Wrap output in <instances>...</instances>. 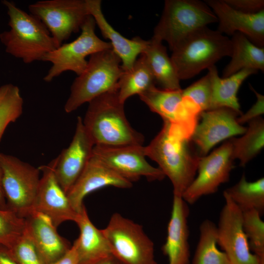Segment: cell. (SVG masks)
<instances>
[{"mask_svg":"<svg viewBox=\"0 0 264 264\" xmlns=\"http://www.w3.org/2000/svg\"><path fill=\"white\" fill-rule=\"evenodd\" d=\"M92 154L120 176L131 182L141 177L149 181L162 180L165 176L146 159L143 145H94Z\"/></svg>","mask_w":264,"mask_h":264,"instance_id":"5bb4252c","label":"cell"},{"mask_svg":"<svg viewBox=\"0 0 264 264\" xmlns=\"http://www.w3.org/2000/svg\"><path fill=\"white\" fill-rule=\"evenodd\" d=\"M145 56L155 84L165 89H181L180 79L162 41L153 37L142 53Z\"/></svg>","mask_w":264,"mask_h":264,"instance_id":"d4e9b609","label":"cell"},{"mask_svg":"<svg viewBox=\"0 0 264 264\" xmlns=\"http://www.w3.org/2000/svg\"><path fill=\"white\" fill-rule=\"evenodd\" d=\"M212 89L210 109L221 107L230 108L239 116L242 113L237 97L239 89L243 82L249 76L258 71L245 68L225 78L219 76L215 65L208 68Z\"/></svg>","mask_w":264,"mask_h":264,"instance_id":"cb8c5ba5","label":"cell"},{"mask_svg":"<svg viewBox=\"0 0 264 264\" xmlns=\"http://www.w3.org/2000/svg\"><path fill=\"white\" fill-rule=\"evenodd\" d=\"M249 86L256 96L257 101L246 112L238 117L237 121L241 125L261 117L264 113V96L257 92L251 85Z\"/></svg>","mask_w":264,"mask_h":264,"instance_id":"d590c367","label":"cell"},{"mask_svg":"<svg viewBox=\"0 0 264 264\" xmlns=\"http://www.w3.org/2000/svg\"><path fill=\"white\" fill-rule=\"evenodd\" d=\"M93 264H120V263L113 257L111 256L103 259Z\"/></svg>","mask_w":264,"mask_h":264,"instance_id":"60d3db41","label":"cell"},{"mask_svg":"<svg viewBox=\"0 0 264 264\" xmlns=\"http://www.w3.org/2000/svg\"><path fill=\"white\" fill-rule=\"evenodd\" d=\"M0 154L1 153H0V208L6 209L8 207L2 185V172L0 163Z\"/></svg>","mask_w":264,"mask_h":264,"instance_id":"ab89813d","label":"cell"},{"mask_svg":"<svg viewBox=\"0 0 264 264\" xmlns=\"http://www.w3.org/2000/svg\"><path fill=\"white\" fill-rule=\"evenodd\" d=\"M10 29L0 33L6 52L25 64L43 61L49 52L58 47L49 30L37 17L4 0Z\"/></svg>","mask_w":264,"mask_h":264,"instance_id":"3957f363","label":"cell"},{"mask_svg":"<svg viewBox=\"0 0 264 264\" xmlns=\"http://www.w3.org/2000/svg\"><path fill=\"white\" fill-rule=\"evenodd\" d=\"M95 22L89 15L83 24L80 35L69 43L62 44L48 53L43 61L50 62L51 66L44 80L50 82L63 72L71 71L80 75L85 70L88 56L103 50L112 49L110 43L101 40L95 32Z\"/></svg>","mask_w":264,"mask_h":264,"instance_id":"9c48e42d","label":"cell"},{"mask_svg":"<svg viewBox=\"0 0 264 264\" xmlns=\"http://www.w3.org/2000/svg\"><path fill=\"white\" fill-rule=\"evenodd\" d=\"M50 264H78V256L75 244L73 243L63 256Z\"/></svg>","mask_w":264,"mask_h":264,"instance_id":"74e56055","label":"cell"},{"mask_svg":"<svg viewBox=\"0 0 264 264\" xmlns=\"http://www.w3.org/2000/svg\"><path fill=\"white\" fill-rule=\"evenodd\" d=\"M230 6L241 12L255 14L264 10V0H224Z\"/></svg>","mask_w":264,"mask_h":264,"instance_id":"8d00e7d4","label":"cell"},{"mask_svg":"<svg viewBox=\"0 0 264 264\" xmlns=\"http://www.w3.org/2000/svg\"><path fill=\"white\" fill-rule=\"evenodd\" d=\"M217 226L210 220L199 226V236L191 264H231L227 255L218 247Z\"/></svg>","mask_w":264,"mask_h":264,"instance_id":"f546056e","label":"cell"},{"mask_svg":"<svg viewBox=\"0 0 264 264\" xmlns=\"http://www.w3.org/2000/svg\"><path fill=\"white\" fill-rule=\"evenodd\" d=\"M239 115L233 110L221 107L202 111L191 140L199 155H206L217 144L227 138L244 134L247 128L240 124Z\"/></svg>","mask_w":264,"mask_h":264,"instance_id":"9a60e30c","label":"cell"},{"mask_svg":"<svg viewBox=\"0 0 264 264\" xmlns=\"http://www.w3.org/2000/svg\"><path fill=\"white\" fill-rule=\"evenodd\" d=\"M182 95L193 102L201 112L209 110L212 89L209 74L182 89Z\"/></svg>","mask_w":264,"mask_h":264,"instance_id":"e575fe53","label":"cell"},{"mask_svg":"<svg viewBox=\"0 0 264 264\" xmlns=\"http://www.w3.org/2000/svg\"><path fill=\"white\" fill-rule=\"evenodd\" d=\"M25 219L9 208H0V245L9 248L22 235Z\"/></svg>","mask_w":264,"mask_h":264,"instance_id":"d6a6232c","label":"cell"},{"mask_svg":"<svg viewBox=\"0 0 264 264\" xmlns=\"http://www.w3.org/2000/svg\"><path fill=\"white\" fill-rule=\"evenodd\" d=\"M231 59L222 71L225 78L245 68L264 71V48L252 43L244 35L235 33L231 39Z\"/></svg>","mask_w":264,"mask_h":264,"instance_id":"484cf974","label":"cell"},{"mask_svg":"<svg viewBox=\"0 0 264 264\" xmlns=\"http://www.w3.org/2000/svg\"><path fill=\"white\" fill-rule=\"evenodd\" d=\"M245 132L239 138H231L232 154L244 167L262 150L264 146V120L261 117L250 121Z\"/></svg>","mask_w":264,"mask_h":264,"instance_id":"f1b7e54d","label":"cell"},{"mask_svg":"<svg viewBox=\"0 0 264 264\" xmlns=\"http://www.w3.org/2000/svg\"><path fill=\"white\" fill-rule=\"evenodd\" d=\"M25 220V230L46 264L61 258L70 248L69 242L45 216L34 212Z\"/></svg>","mask_w":264,"mask_h":264,"instance_id":"7402d4cb","label":"cell"},{"mask_svg":"<svg viewBox=\"0 0 264 264\" xmlns=\"http://www.w3.org/2000/svg\"><path fill=\"white\" fill-rule=\"evenodd\" d=\"M28 10L47 27L58 47L79 32L90 15L86 0H39Z\"/></svg>","mask_w":264,"mask_h":264,"instance_id":"30bf717a","label":"cell"},{"mask_svg":"<svg viewBox=\"0 0 264 264\" xmlns=\"http://www.w3.org/2000/svg\"></svg>","mask_w":264,"mask_h":264,"instance_id":"b9f144b4","label":"cell"},{"mask_svg":"<svg viewBox=\"0 0 264 264\" xmlns=\"http://www.w3.org/2000/svg\"><path fill=\"white\" fill-rule=\"evenodd\" d=\"M155 82L144 54H141L132 67L123 70L117 83L118 97L125 104L126 100L155 86Z\"/></svg>","mask_w":264,"mask_h":264,"instance_id":"4316f807","label":"cell"},{"mask_svg":"<svg viewBox=\"0 0 264 264\" xmlns=\"http://www.w3.org/2000/svg\"><path fill=\"white\" fill-rule=\"evenodd\" d=\"M88 103L82 120L94 145H143L144 136L128 121L117 86Z\"/></svg>","mask_w":264,"mask_h":264,"instance_id":"7a4b0ae2","label":"cell"},{"mask_svg":"<svg viewBox=\"0 0 264 264\" xmlns=\"http://www.w3.org/2000/svg\"><path fill=\"white\" fill-rule=\"evenodd\" d=\"M218 22L211 8L198 0H166L153 37L166 41L172 50L198 30Z\"/></svg>","mask_w":264,"mask_h":264,"instance_id":"8992f818","label":"cell"},{"mask_svg":"<svg viewBox=\"0 0 264 264\" xmlns=\"http://www.w3.org/2000/svg\"><path fill=\"white\" fill-rule=\"evenodd\" d=\"M205 2L217 18L219 32L231 36L242 33L255 45L264 47V10L247 14L233 8L224 0H206Z\"/></svg>","mask_w":264,"mask_h":264,"instance_id":"d6986e66","label":"cell"},{"mask_svg":"<svg viewBox=\"0 0 264 264\" xmlns=\"http://www.w3.org/2000/svg\"><path fill=\"white\" fill-rule=\"evenodd\" d=\"M150 109L163 121L177 127L191 139L201 112L190 99L182 95V89L159 88L154 86L138 95Z\"/></svg>","mask_w":264,"mask_h":264,"instance_id":"8fae6325","label":"cell"},{"mask_svg":"<svg viewBox=\"0 0 264 264\" xmlns=\"http://www.w3.org/2000/svg\"><path fill=\"white\" fill-rule=\"evenodd\" d=\"M189 208L181 197L174 195L166 241L162 247L169 264H191L188 218Z\"/></svg>","mask_w":264,"mask_h":264,"instance_id":"ffe728a7","label":"cell"},{"mask_svg":"<svg viewBox=\"0 0 264 264\" xmlns=\"http://www.w3.org/2000/svg\"><path fill=\"white\" fill-rule=\"evenodd\" d=\"M88 12L94 19L103 37L109 39L112 49L120 59L123 70H128L133 66L138 55L143 53L148 41L140 37L131 40L123 36L114 29L105 18L100 0H86Z\"/></svg>","mask_w":264,"mask_h":264,"instance_id":"44dd1931","label":"cell"},{"mask_svg":"<svg viewBox=\"0 0 264 264\" xmlns=\"http://www.w3.org/2000/svg\"><path fill=\"white\" fill-rule=\"evenodd\" d=\"M0 264H19L11 256L8 248L0 245Z\"/></svg>","mask_w":264,"mask_h":264,"instance_id":"f35d334b","label":"cell"},{"mask_svg":"<svg viewBox=\"0 0 264 264\" xmlns=\"http://www.w3.org/2000/svg\"><path fill=\"white\" fill-rule=\"evenodd\" d=\"M94 146L83 125L82 118L78 117L71 142L56 158L55 175L66 194L84 170L91 156Z\"/></svg>","mask_w":264,"mask_h":264,"instance_id":"e0dca14e","label":"cell"},{"mask_svg":"<svg viewBox=\"0 0 264 264\" xmlns=\"http://www.w3.org/2000/svg\"><path fill=\"white\" fill-rule=\"evenodd\" d=\"M256 210L242 212V225L251 251L264 262V222Z\"/></svg>","mask_w":264,"mask_h":264,"instance_id":"1f68e13d","label":"cell"},{"mask_svg":"<svg viewBox=\"0 0 264 264\" xmlns=\"http://www.w3.org/2000/svg\"><path fill=\"white\" fill-rule=\"evenodd\" d=\"M56 158L39 167L42 173L34 205V212L48 219L57 227L66 221L76 222L79 214L72 208L55 175Z\"/></svg>","mask_w":264,"mask_h":264,"instance_id":"2e32d148","label":"cell"},{"mask_svg":"<svg viewBox=\"0 0 264 264\" xmlns=\"http://www.w3.org/2000/svg\"><path fill=\"white\" fill-rule=\"evenodd\" d=\"M76 223L80 230L74 241L78 256V264H93L113 256L110 245L101 230L90 221L85 206Z\"/></svg>","mask_w":264,"mask_h":264,"instance_id":"603a6c76","label":"cell"},{"mask_svg":"<svg viewBox=\"0 0 264 264\" xmlns=\"http://www.w3.org/2000/svg\"><path fill=\"white\" fill-rule=\"evenodd\" d=\"M121 62L112 49L91 55L86 68L71 85L64 106L65 112H72L84 104L115 88L123 71Z\"/></svg>","mask_w":264,"mask_h":264,"instance_id":"5b68a950","label":"cell"},{"mask_svg":"<svg viewBox=\"0 0 264 264\" xmlns=\"http://www.w3.org/2000/svg\"><path fill=\"white\" fill-rule=\"evenodd\" d=\"M132 182L123 178L92 154L82 173L66 194L73 209L80 213L83 199L89 194L99 189L114 186L129 188Z\"/></svg>","mask_w":264,"mask_h":264,"instance_id":"ac0fdd59","label":"cell"},{"mask_svg":"<svg viewBox=\"0 0 264 264\" xmlns=\"http://www.w3.org/2000/svg\"><path fill=\"white\" fill-rule=\"evenodd\" d=\"M234 160L230 139L209 155L200 157L198 175L183 194V200L192 205L201 197L217 192L221 184L229 180Z\"/></svg>","mask_w":264,"mask_h":264,"instance_id":"7c38bea8","label":"cell"},{"mask_svg":"<svg viewBox=\"0 0 264 264\" xmlns=\"http://www.w3.org/2000/svg\"><path fill=\"white\" fill-rule=\"evenodd\" d=\"M225 203L217 226L218 245L231 264H264L250 250L242 225V212L223 192Z\"/></svg>","mask_w":264,"mask_h":264,"instance_id":"4fadbf2b","label":"cell"},{"mask_svg":"<svg viewBox=\"0 0 264 264\" xmlns=\"http://www.w3.org/2000/svg\"><path fill=\"white\" fill-rule=\"evenodd\" d=\"M2 185L8 208L25 219L34 213L40 170L10 154H0Z\"/></svg>","mask_w":264,"mask_h":264,"instance_id":"52a82bcc","label":"cell"},{"mask_svg":"<svg viewBox=\"0 0 264 264\" xmlns=\"http://www.w3.org/2000/svg\"><path fill=\"white\" fill-rule=\"evenodd\" d=\"M171 59L180 79L186 80L231 56V39L207 26L187 37L172 50Z\"/></svg>","mask_w":264,"mask_h":264,"instance_id":"277c9868","label":"cell"},{"mask_svg":"<svg viewBox=\"0 0 264 264\" xmlns=\"http://www.w3.org/2000/svg\"><path fill=\"white\" fill-rule=\"evenodd\" d=\"M192 143L177 128L163 121L160 131L144 146L146 156L171 180L174 195L182 197L196 177L201 156Z\"/></svg>","mask_w":264,"mask_h":264,"instance_id":"6da1fadb","label":"cell"},{"mask_svg":"<svg viewBox=\"0 0 264 264\" xmlns=\"http://www.w3.org/2000/svg\"><path fill=\"white\" fill-rule=\"evenodd\" d=\"M102 231L121 264H157L154 243L141 225L115 213Z\"/></svg>","mask_w":264,"mask_h":264,"instance_id":"ba28073f","label":"cell"},{"mask_svg":"<svg viewBox=\"0 0 264 264\" xmlns=\"http://www.w3.org/2000/svg\"><path fill=\"white\" fill-rule=\"evenodd\" d=\"M224 192L242 212L251 210L262 216L264 212V178L248 181L243 174L240 180Z\"/></svg>","mask_w":264,"mask_h":264,"instance_id":"83f0119b","label":"cell"},{"mask_svg":"<svg viewBox=\"0 0 264 264\" xmlns=\"http://www.w3.org/2000/svg\"><path fill=\"white\" fill-rule=\"evenodd\" d=\"M8 250L19 264H46L25 230Z\"/></svg>","mask_w":264,"mask_h":264,"instance_id":"836d02e7","label":"cell"},{"mask_svg":"<svg viewBox=\"0 0 264 264\" xmlns=\"http://www.w3.org/2000/svg\"><path fill=\"white\" fill-rule=\"evenodd\" d=\"M23 107L18 86L8 83L0 87V141L7 127L22 115Z\"/></svg>","mask_w":264,"mask_h":264,"instance_id":"4dcf8cb0","label":"cell"}]
</instances>
